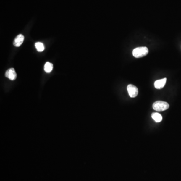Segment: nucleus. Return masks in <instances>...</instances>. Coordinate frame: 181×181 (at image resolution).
Listing matches in <instances>:
<instances>
[{
  "instance_id": "obj_1",
  "label": "nucleus",
  "mask_w": 181,
  "mask_h": 181,
  "mask_svg": "<svg viewBox=\"0 0 181 181\" xmlns=\"http://www.w3.org/2000/svg\"><path fill=\"white\" fill-rule=\"evenodd\" d=\"M169 104L168 103L161 101H156L153 105V109L158 112H162L166 110L169 109Z\"/></svg>"
},
{
  "instance_id": "obj_2",
  "label": "nucleus",
  "mask_w": 181,
  "mask_h": 181,
  "mask_svg": "<svg viewBox=\"0 0 181 181\" xmlns=\"http://www.w3.org/2000/svg\"><path fill=\"white\" fill-rule=\"evenodd\" d=\"M148 54V49L146 47H139L134 49L132 54L136 58L144 57Z\"/></svg>"
},
{
  "instance_id": "obj_3",
  "label": "nucleus",
  "mask_w": 181,
  "mask_h": 181,
  "mask_svg": "<svg viewBox=\"0 0 181 181\" xmlns=\"http://www.w3.org/2000/svg\"><path fill=\"white\" fill-rule=\"evenodd\" d=\"M127 89L128 94L131 98H135L138 96V88L135 85L132 84H130L128 85Z\"/></svg>"
},
{
  "instance_id": "obj_4",
  "label": "nucleus",
  "mask_w": 181,
  "mask_h": 181,
  "mask_svg": "<svg viewBox=\"0 0 181 181\" xmlns=\"http://www.w3.org/2000/svg\"><path fill=\"white\" fill-rule=\"evenodd\" d=\"M6 77L8 78L11 80H15L17 77V74L16 73L15 69L11 68L8 70L5 73Z\"/></svg>"
},
{
  "instance_id": "obj_5",
  "label": "nucleus",
  "mask_w": 181,
  "mask_h": 181,
  "mask_svg": "<svg viewBox=\"0 0 181 181\" xmlns=\"http://www.w3.org/2000/svg\"><path fill=\"white\" fill-rule=\"evenodd\" d=\"M166 82H167V78L156 80L154 82V87L157 89H162L164 87V85H166Z\"/></svg>"
},
{
  "instance_id": "obj_6",
  "label": "nucleus",
  "mask_w": 181,
  "mask_h": 181,
  "mask_svg": "<svg viewBox=\"0 0 181 181\" xmlns=\"http://www.w3.org/2000/svg\"><path fill=\"white\" fill-rule=\"evenodd\" d=\"M24 40V36L22 34H19L16 37L14 41L13 44L16 47H19Z\"/></svg>"
},
{
  "instance_id": "obj_7",
  "label": "nucleus",
  "mask_w": 181,
  "mask_h": 181,
  "mask_svg": "<svg viewBox=\"0 0 181 181\" xmlns=\"http://www.w3.org/2000/svg\"><path fill=\"white\" fill-rule=\"evenodd\" d=\"M151 117L156 122H160L163 119V117L161 114L159 113H153L151 114Z\"/></svg>"
},
{
  "instance_id": "obj_8",
  "label": "nucleus",
  "mask_w": 181,
  "mask_h": 181,
  "mask_svg": "<svg viewBox=\"0 0 181 181\" xmlns=\"http://www.w3.org/2000/svg\"><path fill=\"white\" fill-rule=\"evenodd\" d=\"M44 69L45 72H47V73L50 72L52 71V69H53V64L49 62H46L44 65Z\"/></svg>"
},
{
  "instance_id": "obj_9",
  "label": "nucleus",
  "mask_w": 181,
  "mask_h": 181,
  "mask_svg": "<svg viewBox=\"0 0 181 181\" xmlns=\"http://www.w3.org/2000/svg\"><path fill=\"white\" fill-rule=\"evenodd\" d=\"M35 47L39 52H42L44 49L43 44L41 42H36L35 44Z\"/></svg>"
}]
</instances>
